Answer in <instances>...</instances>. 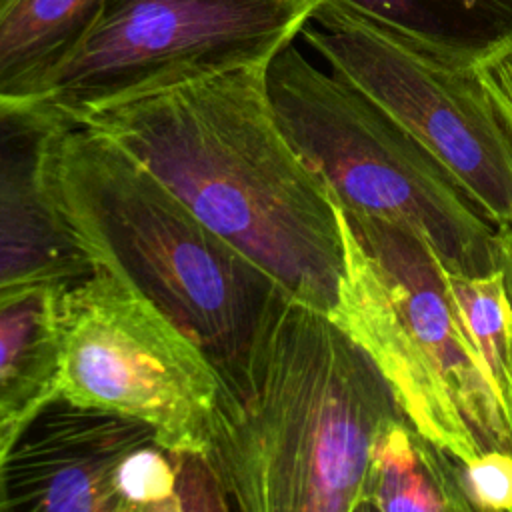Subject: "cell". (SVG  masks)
Masks as SVG:
<instances>
[{"instance_id":"1","label":"cell","mask_w":512,"mask_h":512,"mask_svg":"<svg viewBox=\"0 0 512 512\" xmlns=\"http://www.w3.org/2000/svg\"><path fill=\"white\" fill-rule=\"evenodd\" d=\"M266 68L134 98L76 124L138 160L294 300L332 316L346 276L338 206L282 134Z\"/></svg>"},{"instance_id":"2","label":"cell","mask_w":512,"mask_h":512,"mask_svg":"<svg viewBox=\"0 0 512 512\" xmlns=\"http://www.w3.org/2000/svg\"><path fill=\"white\" fill-rule=\"evenodd\" d=\"M402 416L370 354L330 314L288 296L240 394H218L204 456L230 510L366 512L374 440Z\"/></svg>"},{"instance_id":"3","label":"cell","mask_w":512,"mask_h":512,"mask_svg":"<svg viewBox=\"0 0 512 512\" xmlns=\"http://www.w3.org/2000/svg\"><path fill=\"white\" fill-rule=\"evenodd\" d=\"M56 190L94 264L202 350L220 396L240 394L256 346L290 294L138 160L86 126H70L60 140Z\"/></svg>"},{"instance_id":"4","label":"cell","mask_w":512,"mask_h":512,"mask_svg":"<svg viewBox=\"0 0 512 512\" xmlns=\"http://www.w3.org/2000/svg\"><path fill=\"white\" fill-rule=\"evenodd\" d=\"M338 206V204H336ZM346 276L332 318L370 354L404 416L460 462L510 450L482 358L448 270L410 226L338 206Z\"/></svg>"},{"instance_id":"5","label":"cell","mask_w":512,"mask_h":512,"mask_svg":"<svg viewBox=\"0 0 512 512\" xmlns=\"http://www.w3.org/2000/svg\"><path fill=\"white\" fill-rule=\"evenodd\" d=\"M266 90L282 134L344 212L414 228L450 274L500 268L498 228L454 174L364 92L314 66L292 42L268 62Z\"/></svg>"},{"instance_id":"6","label":"cell","mask_w":512,"mask_h":512,"mask_svg":"<svg viewBox=\"0 0 512 512\" xmlns=\"http://www.w3.org/2000/svg\"><path fill=\"white\" fill-rule=\"evenodd\" d=\"M322 0H106L48 100L70 120L134 98L264 66Z\"/></svg>"},{"instance_id":"7","label":"cell","mask_w":512,"mask_h":512,"mask_svg":"<svg viewBox=\"0 0 512 512\" xmlns=\"http://www.w3.org/2000/svg\"><path fill=\"white\" fill-rule=\"evenodd\" d=\"M300 34L408 128L498 230H512V126L482 66L452 64L334 0H322Z\"/></svg>"},{"instance_id":"8","label":"cell","mask_w":512,"mask_h":512,"mask_svg":"<svg viewBox=\"0 0 512 512\" xmlns=\"http://www.w3.org/2000/svg\"><path fill=\"white\" fill-rule=\"evenodd\" d=\"M56 390L142 420L168 446L206 454L220 382L172 320L94 264L62 294Z\"/></svg>"},{"instance_id":"9","label":"cell","mask_w":512,"mask_h":512,"mask_svg":"<svg viewBox=\"0 0 512 512\" xmlns=\"http://www.w3.org/2000/svg\"><path fill=\"white\" fill-rule=\"evenodd\" d=\"M154 434L142 420L48 394L0 426V512H118L122 464Z\"/></svg>"},{"instance_id":"10","label":"cell","mask_w":512,"mask_h":512,"mask_svg":"<svg viewBox=\"0 0 512 512\" xmlns=\"http://www.w3.org/2000/svg\"><path fill=\"white\" fill-rule=\"evenodd\" d=\"M74 124L48 100L0 98V282L94 268L56 190L58 146Z\"/></svg>"},{"instance_id":"11","label":"cell","mask_w":512,"mask_h":512,"mask_svg":"<svg viewBox=\"0 0 512 512\" xmlns=\"http://www.w3.org/2000/svg\"><path fill=\"white\" fill-rule=\"evenodd\" d=\"M74 278L0 282V426L56 392L62 354V294Z\"/></svg>"},{"instance_id":"12","label":"cell","mask_w":512,"mask_h":512,"mask_svg":"<svg viewBox=\"0 0 512 512\" xmlns=\"http://www.w3.org/2000/svg\"><path fill=\"white\" fill-rule=\"evenodd\" d=\"M106 0H10L0 12V98L44 100Z\"/></svg>"},{"instance_id":"13","label":"cell","mask_w":512,"mask_h":512,"mask_svg":"<svg viewBox=\"0 0 512 512\" xmlns=\"http://www.w3.org/2000/svg\"><path fill=\"white\" fill-rule=\"evenodd\" d=\"M460 66L512 52V0H334Z\"/></svg>"},{"instance_id":"14","label":"cell","mask_w":512,"mask_h":512,"mask_svg":"<svg viewBox=\"0 0 512 512\" xmlns=\"http://www.w3.org/2000/svg\"><path fill=\"white\" fill-rule=\"evenodd\" d=\"M366 510L470 512L462 462L424 436L406 416L376 436L366 478Z\"/></svg>"},{"instance_id":"15","label":"cell","mask_w":512,"mask_h":512,"mask_svg":"<svg viewBox=\"0 0 512 512\" xmlns=\"http://www.w3.org/2000/svg\"><path fill=\"white\" fill-rule=\"evenodd\" d=\"M462 486L472 510L512 512V452L484 450L462 462Z\"/></svg>"},{"instance_id":"16","label":"cell","mask_w":512,"mask_h":512,"mask_svg":"<svg viewBox=\"0 0 512 512\" xmlns=\"http://www.w3.org/2000/svg\"><path fill=\"white\" fill-rule=\"evenodd\" d=\"M482 72L498 104L512 118V52L486 62Z\"/></svg>"},{"instance_id":"17","label":"cell","mask_w":512,"mask_h":512,"mask_svg":"<svg viewBox=\"0 0 512 512\" xmlns=\"http://www.w3.org/2000/svg\"><path fill=\"white\" fill-rule=\"evenodd\" d=\"M498 266L512 308V230H498Z\"/></svg>"},{"instance_id":"18","label":"cell","mask_w":512,"mask_h":512,"mask_svg":"<svg viewBox=\"0 0 512 512\" xmlns=\"http://www.w3.org/2000/svg\"><path fill=\"white\" fill-rule=\"evenodd\" d=\"M504 420H506V426L510 430V438H512V390H510V398H508V404L504 408Z\"/></svg>"},{"instance_id":"19","label":"cell","mask_w":512,"mask_h":512,"mask_svg":"<svg viewBox=\"0 0 512 512\" xmlns=\"http://www.w3.org/2000/svg\"><path fill=\"white\" fill-rule=\"evenodd\" d=\"M8 2H10V0H0V12L6 8V4H8Z\"/></svg>"},{"instance_id":"20","label":"cell","mask_w":512,"mask_h":512,"mask_svg":"<svg viewBox=\"0 0 512 512\" xmlns=\"http://www.w3.org/2000/svg\"><path fill=\"white\" fill-rule=\"evenodd\" d=\"M492 94H494V92H492ZM494 98H496V96H494ZM500 108H502V106H500ZM504 114H506V112H504ZM506 118H508V122H510V126H512V118H510L508 114H506Z\"/></svg>"}]
</instances>
